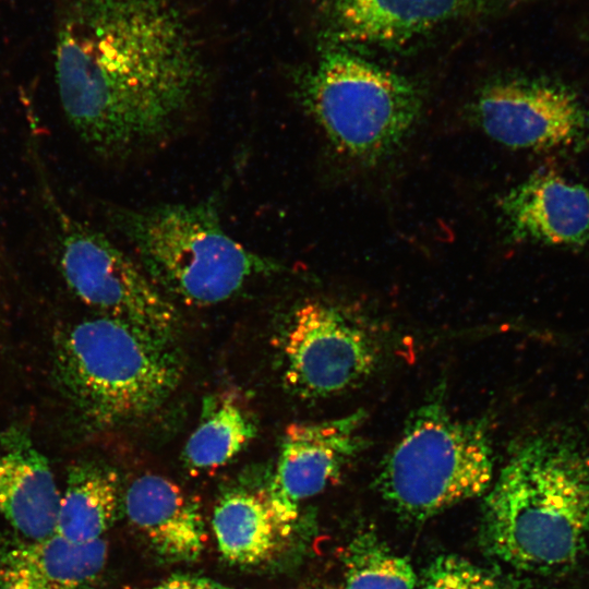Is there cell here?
<instances>
[{"instance_id":"16","label":"cell","mask_w":589,"mask_h":589,"mask_svg":"<svg viewBox=\"0 0 589 589\" xmlns=\"http://www.w3.org/2000/svg\"><path fill=\"white\" fill-rule=\"evenodd\" d=\"M200 414L182 455L184 466L192 472L211 471L227 465L257 433L254 416L231 393L206 396Z\"/></svg>"},{"instance_id":"7","label":"cell","mask_w":589,"mask_h":589,"mask_svg":"<svg viewBox=\"0 0 589 589\" xmlns=\"http://www.w3.org/2000/svg\"><path fill=\"white\" fill-rule=\"evenodd\" d=\"M59 260L70 290L99 315L175 340L176 306L105 235L58 211Z\"/></svg>"},{"instance_id":"11","label":"cell","mask_w":589,"mask_h":589,"mask_svg":"<svg viewBox=\"0 0 589 589\" xmlns=\"http://www.w3.org/2000/svg\"><path fill=\"white\" fill-rule=\"evenodd\" d=\"M509 237L517 241L581 247L589 241V190L554 172H539L500 201Z\"/></svg>"},{"instance_id":"9","label":"cell","mask_w":589,"mask_h":589,"mask_svg":"<svg viewBox=\"0 0 589 589\" xmlns=\"http://www.w3.org/2000/svg\"><path fill=\"white\" fill-rule=\"evenodd\" d=\"M471 118L495 142L519 149L582 144L589 113L568 86L542 79H501L484 85L470 106Z\"/></svg>"},{"instance_id":"6","label":"cell","mask_w":589,"mask_h":589,"mask_svg":"<svg viewBox=\"0 0 589 589\" xmlns=\"http://www.w3.org/2000/svg\"><path fill=\"white\" fill-rule=\"evenodd\" d=\"M297 96L333 147L365 165L399 148L423 109L411 80L338 47L300 77Z\"/></svg>"},{"instance_id":"8","label":"cell","mask_w":589,"mask_h":589,"mask_svg":"<svg viewBox=\"0 0 589 589\" xmlns=\"http://www.w3.org/2000/svg\"><path fill=\"white\" fill-rule=\"evenodd\" d=\"M278 345L284 383L304 399L356 387L377 363L370 334L339 308L317 300L304 301L291 312Z\"/></svg>"},{"instance_id":"12","label":"cell","mask_w":589,"mask_h":589,"mask_svg":"<svg viewBox=\"0 0 589 589\" xmlns=\"http://www.w3.org/2000/svg\"><path fill=\"white\" fill-rule=\"evenodd\" d=\"M61 492L24 426L0 430V514L28 541L55 532Z\"/></svg>"},{"instance_id":"21","label":"cell","mask_w":589,"mask_h":589,"mask_svg":"<svg viewBox=\"0 0 589 589\" xmlns=\"http://www.w3.org/2000/svg\"><path fill=\"white\" fill-rule=\"evenodd\" d=\"M0 589H50L24 567L2 560L0 563Z\"/></svg>"},{"instance_id":"3","label":"cell","mask_w":589,"mask_h":589,"mask_svg":"<svg viewBox=\"0 0 589 589\" xmlns=\"http://www.w3.org/2000/svg\"><path fill=\"white\" fill-rule=\"evenodd\" d=\"M53 375L85 426L115 428L156 411L175 393L182 362L173 340L99 315L55 337Z\"/></svg>"},{"instance_id":"1","label":"cell","mask_w":589,"mask_h":589,"mask_svg":"<svg viewBox=\"0 0 589 589\" xmlns=\"http://www.w3.org/2000/svg\"><path fill=\"white\" fill-rule=\"evenodd\" d=\"M55 69L70 125L104 156L167 135L204 77L194 32L177 0H65Z\"/></svg>"},{"instance_id":"15","label":"cell","mask_w":589,"mask_h":589,"mask_svg":"<svg viewBox=\"0 0 589 589\" xmlns=\"http://www.w3.org/2000/svg\"><path fill=\"white\" fill-rule=\"evenodd\" d=\"M122 503L119 476L110 466L81 460L68 469L55 532L77 543L103 539Z\"/></svg>"},{"instance_id":"2","label":"cell","mask_w":589,"mask_h":589,"mask_svg":"<svg viewBox=\"0 0 589 589\" xmlns=\"http://www.w3.org/2000/svg\"><path fill=\"white\" fill-rule=\"evenodd\" d=\"M483 540L501 561L554 573L575 565L589 543V457L566 437L526 442L488 490Z\"/></svg>"},{"instance_id":"10","label":"cell","mask_w":589,"mask_h":589,"mask_svg":"<svg viewBox=\"0 0 589 589\" xmlns=\"http://www.w3.org/2000/svg\"><path fill=\"white\" fill-rule=\"evenodd\" d=\"M365 413L292 423L284 434L266 501L283 537L293 528L301 503L322 492L363 448Z\"/></svg>"},{"instance_id":"14","label":"cell","mask_w":589,"mask_h":589,"mask_svg":"<svg viewBox=\"0 0 589 589\" xmlns=\"http://www.w3.org/2000/svg\"><path fill=\"white\" fill-rule=\"evenodd\" d=\"M461 0H328L336 46H402L455 17Z\"/></svg>"},{"instance_id":"22","label":"cell","mask_w":589,"mask_h":589,"mask_svg":"<svg viewBox=\"0 0 589 589\" xmlns=\"http://www.w3.org/2000/svg\"><path fill=\"white\" fill-rule=\"evenodd\" d=\"M147 589H238L214 579L194 575H173Z\"/></svg>"},{"instance_id":"17","label":"cell","mask_w":589,"mask_h":589,"mask_svg":"<svg viewBox=\"0 0 589 589\" xmlns=\"http://www.w3.org/2000/svg\"><path fill=\"white\" fill-rule=\"evenodd\" d=\"M212 526L220 554L241 565L268 560L284 538L265 493H227L214 509Z\"/></svg>"},{"instance_id":"18","label":"cell","mask_w":589,"mask_h":589,"mask_svg":"<svg viewBox=\"0 0 589 589\" xmlns=\"http://www.w3.org/2000/svg\"><path fill=\"white\" fill-rule=\"evenodd\" d=\"M104 539L72 542L60 534L28 541L10 550L3 560L17 564L50 589H94L106 566Z\"/></svg>"},{"instance_id":"5","label":"cell","mask_w":589,"mask_h":589,"mask_svg":"<svg viewBox=\"0 0 589 589\" xmlns=\"http://www.w3.org/2000/svg\"><path fill=\"white\" fill-rule=\"evenodd\" d=\"M493 479L486 425L454 416L436 392L411 414L376 483L397 513L421 520L488 492Z\"/></svg>"},{"instance_id":"20","label":"cell","mask_w":589,"mask_h":589,"mask_svg":"<svg viewBox=\"0 0 589 589\" xmlns=\"http://www.w3.org/2000/svg\"><path fill=\"white\" fill-rule=\"evenodd\" d=\"M420 589H514L489 572L456 555L434 560L425 570Z\"/></svg>"},{"instance_id":"4","label":"cell","mask_w":589,"mask_h":589,"mask_svg":"<svg viewBox=\"0 0 589 589\" xmlns=\"http://www.w3.org/2000/svg\"><path fill=\"white\" fill-rule=\"evenodd\" d=\"M111 217L154 285L167 298L188 305L223 302L250 280L284 271L278 261L231 238L212 199L139 209L117 208Z\"/></svg>"},{"instance_id":"19","label":"cell","mask_w":589,"mask_h":589,"mask_svg":"<svg viewBox=\"0 0 589 589\" xmlns=\"http://www.w3.org/2000/svg\"><path fill=\"white\" fill-rule=\"evenodd\" d=\"M342 589H414L411 564L370 534L353 539L345 552Z\"/></svg>"},{"instance_id":"13","label":"cell","mask_w":589,"mask_h":589,"mask_svg":"<svg viewBox=\"0 0 589 589\" xmlns=\"http://www.w3.org/2000/svg\"><path fill=\"white\" fill-rule=\"evenodd\" d=\"M132 526L164 558L192 562L206 541L202 513L196 502L171 480L155 473L135 478L122 496Z\"/></svg>"}]
</instances>
